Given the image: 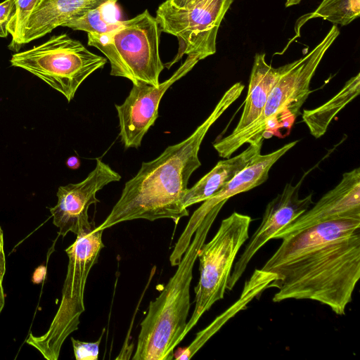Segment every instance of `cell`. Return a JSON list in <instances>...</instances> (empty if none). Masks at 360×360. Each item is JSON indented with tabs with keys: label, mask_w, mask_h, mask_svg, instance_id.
<instances>
[{
	"label": "cell",
	"mask_w": 360,
	"mask_h": 360,
	"mask_svg": "<svg viewBox=\"0 0 360 360\" xmlns=\"http://www.w3.org/2000/svg\"><path fill=\"white\" fill-rule=\"evenodd\" d=\"M262 267L274 302L310 300L345 315L360 277V219L321 222L283 239Z\"/></svg>",
	"instance_id": "cell-1"
},
{
	"label": "cell",
	"mask_w": 360,
	"mask_h": 360,
	"mask_svg": "<svg viewBox=\"0 0 360 360\" xmlns=\"http://www.w3.org/2000/svg\"><path fill=\"white\" fill-rule=\"evenodd\" d=\"M339 34L337 25H333L321 41L306 56L284 65L262 115L240 131L231 132L213 143L219 157H231L245 143H259L273 135L281 137L282 128L290 131L311 93V80L319 63Z\"/></svg>",
	"instance_id": "cell-4"
},
{
	"label": "cell",
	"mask_w": 360,
	"mask_h": 360,
	"mask_svg": "<svg viewBox=\"0 0 360 360\" xmlns=\"http://www.w3.org/2000/svg\"><path fill=\"white\" fill-rule=\"evenodd\" d=\"M41 0H15V12L11 18L7 29L12 39L8 48L18 52L25 45L23 42L25 29L29 17Z\"/></svg>",
	"instance_id": "cell-21"
},
{
	"label": "cell",
	"mask_w": 360,
	"mask_h": 360,
	"mask_svg": "<svg viewBox=\"0 0 360 360\" xmlns=\"http://www.w3.org/2000/svg\"><path fill=\"white\" fill-rule=\"evenodd\" d=\"M262 143H249L248 147L240 154L219 161L194 186L187 189L184 199V207L188 208L203 202L220 191L261 153Z\"/></svg>",
	"instance_id": "cell-15"
},
{
	"label": "cell",
	"mask_w": 360,
	"mask_h": 360,
	"mask_svg": "<svg viewBox=\"0 0 360 360\" xmlns=\"http://www.w3.org/2000/svg\"><path fill=\"white\" fill-rule=\"evenodd\" d=\"M160 33L155 18L145 10L121 20L111 31L88 34V45L98 49L109 60L110 75L127 78L132 84L158 86L165 68L159 52Z\"/></svg>",
	"instance_id": "cell-5"
},
{
	"label": "cell",
	"mask_w": 360,
	"mask_h": 360,
	"mask_svg": "<svg viewBox=\"0 0 360 360\" xmlns=\"http://www.w3.org/2000/svg\"><path fill=\"white\" fill-rule=\"evenodd\" d=\"M66 165L72 169H77L80 166V160L76 156H71L66 160Z\"/></svg>",
	"instance_id": "cell-26"
},
{
	"label": "cell",
	"mask_w": 360,
	"mask_h": 360,
	"mask_svg": "<svg viewBox=\"0 0 360 360\" xmlns=\"http://www.w3.org/2000/svg\"><path fill=\"white\" fill-rule=\"evenodd\" d=\"M115 1L103 4L64 23L62 26L87 34H102L116 28L121 20L110 17L108 11L115 8Z\"/></svg>",
	"instance_id": "cell-19"
},
{
	"label": "cell",
	"mask_w": 360,
	"mask_h": 360,
	"mask_svg": "<svg viewBox=\"0 0 360 360\" xmlns=\"http://www.w3.org/2000/svg\"><path fill=\"white\" fill-rule=\"evenodd\" d=\"M360 93V73L351 77L342 89L324 104L312 110H304L302 121L310 134L319 139L327 131L336 115Z\"/></svg>",
	"instance_id": "cell-18"
},
{
	"label": "cell",
	"mask_w": 360,
	"mask_h": 360,
	"mask_svg": "<svg viewBox=\"0 0 360 360\" xmlns=\"http://www.w3.org/2000/svg\"><path fill=\"white\" fill-rule=\"evenodd\" d=\"M198 63L187 58L167 80L158 86L146 83L132 84V88L121 105H115L120 136L125 148H139L145 134L158 117V107L166 91L188 73Z\"/></svg>",
	"instance_id": "cell-11"
},
{
	"label": "cell",
	"mask_w": 360,
	"mask_h": 360,
	"mask_svg": "<svg viewBox=\"0 0 360 360\" xmlns=\"http://www.w3.org/2000/svg\"><path fill=\"white\" fill-rule=\"evenodd\" d=\"M120 179L119 173L97 159L95 168L83 181L60 186L56 194L58 202L50 208L53 223L59 229L58 235L65 236L72 232L77 236L94 229V223L89 219V206L99 202L96 197L97 192Z\"/></svg>",
	"instance_id": "cell-10"
},
{
	"label": "cell",
	"mask_w": 360,
	"mask_h": 360,
	"mask_svg": "<svg viewBox=\"0 0 360 360\" xmlns=\"http://www.w3.org/2000/svg\"><path fill=\"white\" fill-rule=\"evenodd\" d=\"M275 277L274 274L271 272L256 269L245 282L238 299L208 326L198 332L193 341L186 348L175 354V359H191L229 319L246 309L251 301L269 289V285Z\"/></svg>",
	"instance_id": "cell-16"
},
{
	"label": "cell",
	"mask_w": 360,
	"mask_h": 360,
	"mask_svg": "<svg viewBox=\"0 0 360 360\" xmlns=\"http://www.w3.org/2000/svg\"><path fill=\"white\" fill-rule=\"evenodd\" d=\"M244 87L241 82L234 84L188 137L168 146L155 159L143 162L137 174L126 182L108 216L96 228L104 231L138 219H172L177 222L188 216L184 199L191 174L201 165L198 153L202 142L212 124L239 98Z\"/></svg>",
	"instance_id": "cell-2"
},
{
	"label": "cell",
	"mask_w": 360,
	"mask_h": 360,
	"mask_svg": "<svg viewBox=\"0 0 360 360\" xmlns=\"http://www.w3.org/2000/svg\"><path fill=\"white\" fill-rule=\"evenodd\" d=\"M46 268L44 266L37 267L33 273L32 281L33 283H41L46 276Z\"/></svg>",
	"instance_id": "cell-25"
},
{
	"label": "cell",
	"mask_w": 360,
	"mask_h": 360,
	"mask_svg": "<svg viewBox=\"0 0 360 360\" xmlns=\"http://www.w3.org/2000/svg\"><path fill=\"white\" fill-rule=\"evenodd\" d=\"M360 15V0H323L312 13L302 16L304 23L309 19L321 18L334 25H347Z\"/></svg>",
	"instance_id": "cell-20"
},
{
	"label": "cell",
	"mask_w": 360,
	"mask_h": 360,
	"mask_svg": "<svg viewBox=\"0 0 360 360\" xmlns=\"http://www.w3.org/2000/svg\"><path fill=\"white\" fill-rule=\"evenodd\" d=\"M284 69V65L273 68L265 60V53L255 56L244 108L236 133L255 121L262 113L269 95Z\"/></svg>",
	"instance_id": "cell-17"
},
{
	"label": "cell",
	"mask_w": 360,
	"mask_h": 360,
	"mask_svg": "<svg viewBox=\"0 0 360 360\" xmlns=\"http://www.w3.org/2000/svg\"><path fill=\"white\" fill-rule=\"evenodd\" d=\"M302 0H286L285 6L286 8L298 4Z\"/></svg>",
	"instance_id": "cell-27"
},
{
	"label": "cell",
	"mask_w": 360,
	"mask_h": 360,
	"mask_svg": "<svg viewBox=\"0 0 360 360\" xmlns=\"http://www.w3.org/2000/svg\"><path fill=\"white\" fill-rule=\"evenodd\" d=\"M101 333L96 342H83L71 338L75 357L77 360H97L99 354V346L103 335Z\"/></svg>",
	"instance_id": "cell-22"
},
{
	"label": "cell",
	"mask_w": 360,
	"mask_h": 360,
	"mask_svg": "<svg viewBox=\"0 0 360 360\" xmlns=\"http://www.w3.org/2000/svg\"><path fill=\"white\" fill-rule=\"evenodd\" d=\"M10 62L12 66L37 77L70 102L82 83L102 68L107 59L67 34H60L29 50L17 52Z\"/></svg>",
	"instance_id": "cell-7"
},
{
	"label": "cell",
	"mask_w": 360,
	"mask_h": 360,
	"mask_svg": "<svg viewBox=\"0 0 360 360\" xmlns=\"http://www.w3.org/2000/svg\"><path fill=\"white\" fill-rule=\"evenodd\" d=\"M103 231L95 228L81 233L65 250L69 262L58 309L44 335L37 337L30 333L26 340L47 360H57L65 339L78 329L80 315L85 309L84 295L86 279L104 248Z\"/></svg>",
	"instance_id": "cell-6"
},
{
	"label": "cell",
	"mask_w": 360,
	"mask_h": 360,
	"mask_svg": "<svg viewBox=\"0 0 360 360\" xmlns=\"http://www.w3.org/2000/svg\"><path fill=\"white\" fill-rule=\"evenodd\" d=\"M251 221L250 216L234 212L221 221L214 237L202 246L198 256L200 278L195 288V304L185 335L205 311L224 298L236 255L249 238Z\"/></svg>",
	"instance_id": "cell-8"
},
{
	"label": "cell",
	"mask_w": 360,
	"mask_h": 360,
	"mask_svg": "<svg viewBox=\"0 0 360 360\" xmlns=\"http://www.w3.org/2000/svg\"><path fill=\"white\" fill-rule=\"evenodd\" d=\"M15 12V0H4L0 3V37L8 34L7 25Z\"/></svg>",
	"instance_id": "cell-23"
},
{
	"label": "cell",
	"mask_w": 360,
	"mask_h": 360,
	"mask_svg": "<svg viewBox=\"0 0 360 360\" xmlns=\"http://www.w3.org/2000/svg\"><path fill=\"white\" fill-rule=\"evenodd\" d=\"M117 0H41L25 29L24 44L41 38L68 20L103 4Z\"/></svg>",
	"instance_id": "cell-14"
},
{
	"label": "cell",
	"mask_w": 360,
	"mask_h": 360,
	"mask_svg": "<svg viewBox=\"0 0 360 360\" xmlns=\"http://www.w3.org/2000/svg\"><path fill=\"white\" fill-rule=\"evenodd\" d=\"M222 207H212L197 228L175 274L160 295L149 304L141 323L134 360H172L174 350L186 336L191 307L190 287L193 268L210 228Z\"/></svg>",
	"instance_id": "cell-3"
},
{
	"label": "cell",
	"mask_w": 360,
	"mask_h": 360,
	"mask_svg": "<svg viewBox=\"0 0 360 360\" xmlns=\"http://www.w3.org/2000/svg\"><path fill=\"white\" fill-rule=\"evenodd\" d=\"M234 0H203L190 8H178L167 1L156 11L160 31L175 36L180 43L176 57L165 64L169 69L184 54L197 61L216 52L220 24Z\"/></svg>",
	"instance_id": "cell-9"
},
{
	"label": "cell",
	"mask_w": 360,
	"mask_h": 360,
	"mask_svg": "<svg viewBox=\"0 0 360 360\" xmlns=\"http://www.w3.org/2000/svg\"><path fill=\"white\" fill-rule=\"evenodd\" d=\"M171 4L181 8H190L198 5L203 0H166Z\"/></svg>",
	"instance_id": "cell-24"
},
{
	"label": "cell",
	"mask_w": 360,
	"mask_h": 360,
	"mask_svg": "<svg viewBox=\"0 0 360 360\" xmlns=\"http://www.w3.org/2000/svg\"><path fill=\"white\" fill-rule=\"evenodd\" d=\"M346 218L360 219L359 167L345 172L338 185L278 231L274 239L282 240L315 224Z\"/></svg>",
	"instance_id": "cell-13"
},
{
	"label": "cell",
	"mask_w": 360,
	"mask_h": 360,
	"mask_svg": "<svg viewBox=\"0 0 360 360\" xmlns=\"http://www.w3.org/2000/svg\"><path fill=\"white\" fill-rule=\"evenodd\" d=\"M309 172H307L296 184H286L282 192L267 204L260 225L234 264L226 290L230 291L234 288L261 248L314 204L311 193L303 198H300L299 194L302 181Z\"/></svg>",
	"instance_id": "cell-12"
}]
</instances>
